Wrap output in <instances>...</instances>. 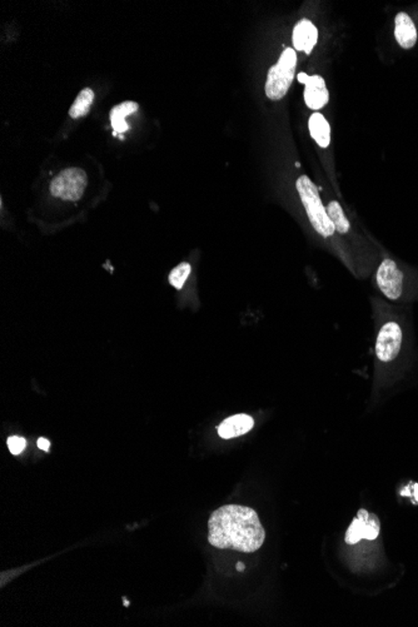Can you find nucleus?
I'll return each instance as SVG.
<instances>
[{"label": "nucleus", "instance_id": "f257e3e1", "mask_svg": "<svg viewBox=\"0 0 418 627\" xmlns=\"http://www.w3.org/2000/svg\"><path fill=\"white\" fill-rule=\"evenodd\" d=\"M208 541L213 547L252 554L261 549L266 531L253 509L227 505L209 518Z\"/></svg>", "mask_w": 418, "mask_h": 627}, {"label": "nucleus", "instance_id": "f03ea898", "mask_svg": "<svg viewBox=\"0 0 418 627\" xmlns=\"http://www.w3.org/2000/svg\"><path fill=\"white\" fill-rule=\"evenodd\" d=\"M296 190L316 233L326 239L334 237L336 229L328 217L326 206L322 202L318 187L309 176H301L296 182Z\"/></svg>", "mask_w": 418, "mask_h": 627}, {"label": "nucleus", "instance_id": "7ed1b4c3", "mask_svg": "<svg viewBox=\"0 0 418 627\" xmlns=\"http://www.w3.org/2000/svg\"><path fill=\"white\" fill-rule=\"evenodd\" d=\"M297 66V53L293 48H286L281 58L268 71L266 96L271 100H281L293 83Z\"/></svg>", "mask_w": 418, "mask_h": 627}, {"label": "nucleus", "instance_id": "20e7f679", "mask_svg": "<svg viewBox=\"0 0 418 627\" xmlns=\"http://www.w3.org/2000/svg\"><path fill=\"white\" fill-rule=\"evenodd\" d=\"M88 185V176L80 168H66L54 176L51 183V193L63 201L77 202Z\"/></svg>", "mask_w": 418, "mask_h": 627}, {"label": "nucleus", "instance_id": "39448f33", "mask_svg": "<svg viewBox=\"0 0 418 627\" xmlns=\"http://www.w3.org/2000/svg\"><path fill=\"white\" fill-rule=\"evenodd\" d=\"M403 332L397 320H387L379 328L376 340V356L381 362L396 360L402 347Z\"/></svg>", "mask_w": 418, "mask_h": 627}, {"label": "nucleus", "instance_id": "423d86ee", "mask_svg": "<svg viewBox=\"0 0 418 627\" xmlns=\"http://www.w3.org/2000/svg\"><path fill=\"white\" fill-rule=\"evenodd\" d=\"M376 281L379 291L391 301H397L403 293V273L396 262L390 258H385L379 264Z\"/></svg>", "mask_w": 418, "mask_h": 627}, {"label": "nucleus", "instance_id": "0eeeda50", "mask_svg": "<svg viewBox=\"0 0 418 627\" xmlns=\"http://www.w3.org/2000/svg\"><path fill=\"white\" fill-rule=\"evenodd\" d=\"M381 531V523L379 517L367 510L358 511L357 516L353 518L352 523L347 529L345 541L348 545H356L362 540H376Z\"/></svg>", "mask_w": 418, "mask_h": 627}, {"label": "nucleus", "instance_id": "6e6552de", "mask_svg": "<svg viewBox=\"0 0 418 627\" xmlns=\"http://www.w3.org/2000/svg\"><path fill=\"white\" fill-rule=\"evenodd\" d=\"M292 40L296 52L311 54L318 40V29L311 20L302 19L294 26Z\"/></svg>", "mask_w": 418, "mask_h": 627}, {"label": "nucleus", "instance_id": "1a4fd4ad", "mask_svg": "<svg viewBox=\"0 0 418 627\" xmlns=\"http://www.w3.org/2000/svg\"><path fill=\"white\" fill-rule=\"evenodd\" d=\"M329 100V93L327 89L326 82L320 75L309 77L305 84V102L309 109L318 111Z\"/></svg>", "mask_w": 418, "mask_h": 627}, {"label": "nucleus", "instance_id": "9d476101", "mask_svg": "<svg viewBox=\"0 0 418 627\" xmlns=\"http://www.w3.org/2000/svg\"><path fill=\"white\" fill-rule=\"evenodd\" d=\"M253 426H255L253 418L248 415L239 413L224 419L222 424L218 426V435L224 439L239 437L248 433L253 428Z\"/></svg>", "mask_w": 418, "mask_h": 627}, {"label": "nucleus", "instance_id": "9b49d317", "mask_svg": "<svg viewBox=\"0 0 418 627\" xmlns=\"http://www.w3.org/2000/svg\"><path fill=\"white\" fill-rule=\"evenodd\" d=\"M394 37L403 49H411L417 42V29L408 14L399 13L394 19Z\"/></svg>", "mask_w": 418, "mask_h": 627}, {"label": "nucleus", "instance_id": "f8f14e48", "mask_svg": "<svg viewBox=\"0 0 418 627\" xmlns=\"http://www.w3.org/2000/svg\"><path fill=\"white\" fill-rule=\"evenodd\" d=\"M138 109H139L138 103L131 102V100H127V102H123L111 108L109 118H111V127L114 129V136H117L118 133L119 134L125 133L129 129V125L125 122V118L134 114Z\"/></svg>", "mask_w": 418, "mask_h": 627}, {"label": "nucleus", "instance_id": "ddd939ff", "mask_svg": "<svg viewBox=\"0 0 418 627\" xmlns=\"http://www.w3.org/2000/svg\"><path fill=\"white\" fill-rule=\"evenodd\" d=\"M308 127L314 142L318 144L320 148H328L331 143V127L326 118L323 117V114H320V111H314L309 117Z\"/></svg>", "mask_w": 418, "mask_h": 627}, {"label": "nucleus", "instance_id": "4468645a", "mask_svg": "<svg viewBox=\"0 0 418 627\" xmlns=\"http://www.w3.org/2000/svg\"><path fill=\"white\" fill-rule=\"evenodd\" d=\"M327 213L334 226L336 233L346 235L351 232V223L347 218L345 210L338 201H329L326 206Z\"/></svg>", "mask_w": 418, "mask_h": 627}, {"label": "nucleus", "instance_id": "2eb2a0df", "mask_svg": "<svg viewBox=\"0 0 418 627\" xmlns=\"http://www.w3.org/2000/svg\"><path fill=\"white\" fill-rule=\"evenodd\" d=\"M94 96L96 94L91 88H84L82 92L79 93L69 109L71 118L78 119V118L85 117L92 108Z\"/></svg>", "mask_w": 418, "mask_h": 627}, {"label": "nucleus", "instance_id": "dca6fc26", "mask_svg": "<svg viewBox=\"0 0 418 627\" xmlns=\"http://www.w3.org/2000/svg\"><path fill=\"white\" fill-rule=\"evenodd\" d=\"M190 264L187 262H183L178 264L176 268L172 269L170 273V283L176 288V289H182L185 281L188 280L190 275Z\"/></svg>", "mask_w": 418, "mask_h": 627}, {"label": "nucleus", "instance_id": "f3484780", "mask_svg": "<svg viewBox=\"0 0 418 627\" xmlns=\"http://www.w3.org/2000/svg\"><path fill=\"white\" fill-rule=\"evenodd\" d=\"M7 444L9 450L12 452V455L18 456L21 452L24 451V448H26V438L18 437V436H12V437L8 438Z\"/></svg>", "mask_w": 418, "mask_h": 627}, {"label": "nucleus", "instance_id": "a211bd4d", "mask_svg": "<svg viewBox=\"0 0 418 627\" xmlns=\"http://www.w3.org/2000/svg\"><path fill=\"white\" fill-rule=\"evenodd\" d=\"M37 444H38L40 450H43V451H49V448H51V442L46 438H39Z\"/></svg>", "mask_w": 418, "mask_h": 627}, {"label": "nucleus", "instance_id": "6ab92c4d", "mask_svg": "<svg viewBox=\"0 0 418 627\" xmlns=\"http://www.w3.org/2000/svg\"><path fill=\"white\" fill-rule=\"evenodd\" d=\"M297 78H298V80L301 82L302 84H306V83H307L308 79H309V77H308V74H306V73H300Z\"/></svg>", "mask_w": 418, "mask_h": 627}, {"label": "nucleus", "instance_id": "aec40b11", "mask_svg": "<svg viewBox=\"0 0 418 627\" xmlns=\"http://www.w3.org/2000/svg\"><path fill=\"white\" fill-rule=\"evenodd\" d=\"M237 570H238V571H244V565H243L242 562H238V563H237Z\"/></svg>", "mask_w": 418, "mask_h": 627}, {"label": "nucleus", "instance_id": "412c9836", "mask_svg": "<svg viewBox=\"0 0 418 627\" xmlns=\"http://www.w3.org/2000/svg\"><path fill=\"white\" fill-rule=\"evenodd\" d=\"M125 608H128V606H129V601H127V600H125Z\"/></svg>", "mask_w": 418, "mask_h": 627}]
</instances>
